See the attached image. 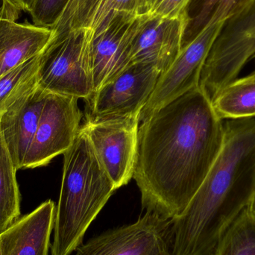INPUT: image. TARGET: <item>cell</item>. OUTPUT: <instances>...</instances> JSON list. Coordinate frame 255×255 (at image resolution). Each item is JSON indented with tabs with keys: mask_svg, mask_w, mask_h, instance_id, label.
Instances as JSON below:
<instances>
[{
	"mask_svg": "<svg viewBox=\"0 0 255 255\" xmlns=\"http://www.w3.org/2000/svg\"><path fill=\"white\" fill-rule=\"evenodd\" d=\"M224 139L223 121L198 86L139 123L133 178L145 212L179 217L199 190Z\"/></svg>",
	"mask_w": 255,
	"mask_h": 255,
	"instance_id": "6da1fadb",
	"label": "cell"
},
{
	"mask_svg": "<svg viewBox=\"0 0 255 255\" xmlns=\"http://www.w3.org/2000/svg\"><path fill=\"white\" fill-rule=\"evenodd\" d=\"M221 151L184 212L171 220L173 255H214L229 226L255 204V118L226 120Z\"/></svg>",
	"mask_w": 255,
	"mask_h": 255,
	"instance_id": "7a4b0ae2",
	"label": "cell"
},
{
	"mask_svg": "<svg viewBox=\"0 0 255 255\" xmlns=\"http://www.w3.org/2000/svg\"><path fill=\"white\" fill-rule=\"evenodd\" d=\"M64 170L55 213L52 255H71L117 189L81 126L64 153Z\"/></svg>",
	"mask_w": 255,
	"mask_h": 255,
	"instance_id": "3957f363",
	"label": "cell"
},
{
	"mask_svg": "<svg viewBox=\"0 0 255 255\" xmlns=\"http://www.w3.org/2000/svg\"><path fill=\"white\" fill-rule=\"evenodd\" d=\"M92 39V31L82 28L49 41L40 55L37 86L49 94L89 100L94 94Z\"/></svg>",
	"mask_w": 255,
	"mask_h": 255,
	"instance_id": "277c9868",
	"label": "cell"
},
{
	"mask_svg": "<svg viewBox=\"0 0 255 255\" xmlns=\"http://www.w3.org/2000/svg\"><path fill=\"white\" fill-rule=\"evenodd\" d=\"M255 56V0H249L223 25L202 67L199 87L213 101Z\"/></svg>",
	"mask_w": 255,
	"mask_h": 255,
	"instance_id": "5b68a950",
	"label": "cell"
},
{
	"mask_svg": "<svg viewBox=\"0 0 255 255\" xmlns=\"http://www.w3.org/2000/svg\"><path fill=\"white\" fill-rule=\"evenodd\" d=\"M233 13L229 4L218 6L206 24L183 46L175 61L159 77L155 88L141 111L139 123L162 106L199 86L205 60L223 25Z\"/></svg>",
	"mask_w": 255,
	"mask_h": 255,
	"instance_id": "8992f818",
	"label": "cell"
},
{
	"mask_svg": "<svg viewBox=\"0 0 255 255\" xmlns=\"http://www.w3.org/2000/svg\"><path fill=\"white\" fill-rule=\"evenodd\" d=\"M139 115L93 118L82 126L117 190L133 178Z\"/></svg>",
	"mask_w": 255,
	"mask_h": 255,
	"instance_id": "52a82bcc",
	"label": "cell"
},
{
	"mask_svg": "<svg viewBox=\"0 0 255 255\" xmlns=\"http://www.w3.org/2000/svg\"><path fill=\"white\" fill-rule=\"evenodd\" d=\"M171 225V220L147 211L135 223L91 238L74 255H173Z\"/></svg>",
	"mask_w": 255,
	"mask_h": 255,
	"instance_id": "ba28073f",
	"label": "cell"
},
{
	"mask_svg": "<svg viewBox=\"0 0 255 255\" xmlns=\"http://www.w3.org/2000/svg\"><path fill=\"white\" fill-rule=\"evenodd\" d=\"M78 99L48 94L23 169L44 166L73 145L81 128Z\"/></svg>",
	"mask_w": 255,
	"mask_h": 255,
	"instance_id": "9c48e42d",
	"label": "cell"
},
{
	"mask_svg": "<svg viewBox=\"0 0 255 255\" xmlns=\"http://www.w3.org/2000/svg\"><path fill=\"white\" fill-rule=\"evenodd\" d=\"M160 75L150 64H130L94 93L88 100L86 115L93 118L140 116Z\"/></svg>",
	"mask_w": 255,
	"mask_h": 255,
	"instance_id": "30bf717a",
	"label": "cell"
},
{
	"mask_svg": "<svg viewBox=\"0 0 255 255\" xmlns=\"http://www.w3.org/2000/svg\"><path fill=\"white\" fill-rule=\"evenodd\" d=\"M140 16V25L132 42L131 63L154 66L162 74L179 55L191 18L188 11L174 18Z\"/></svg>",
	"mask_w": 255,
	"mask_h": 255,
	"instance_id": "8fae6325",
	"label": "cell"
},
{
	"mask_svg": "<svg viewBox=\"0 0 255 255\" xmlns=\"http://www.w3.org/2000/svg\"><path fill=\"white\" fill-rule=\"evenodd\" d=\"M141 19L142 16L130 13L118 15L103 32L93 37L91 63L94 93L132 64V42Z\"/></svg>",
	"mask_w": 255,
	"mask_h": 255,
	"instance_id": "7c38bea8",
	"label": "cell"
},
{
	"mask_svg": "<svg viewBox=\"0 0 255 255\" xmlns=\"http://www.w3.org/2000/svg\"><path fill=\"white\" fill-rule=\"evenodd\" d=\"M21 12L12 0L0 7V76L40 55L52 37V28L18 22Z\"/></svg>",
	"mask_w": 255,
	"mask_h": 255,
	"instance_id": "4fadbf2b",
	"label": "cell"
},
{
	"mask_svg": "<svg viewBox=\"0 0 255 255\" xmlns=\"http://www.w3.org/2000/svg\"><path fill=\"white\" fill-rule=\"evenodd\" d=\"M48 94L37 86L13 103L0 118L1 136L17 170L23 169Z\"/></svg>",
	"mask_w": 255,
	"mask_h": 255,
	"instance_id": "5bb4252c",
	"label": "cell"
},
{
	"mask_svg": "<svg viewBox=\"0 0 255 255\" xmlns=\"http://www.w3.org/2000/svg\"><path fill=\"white\" fill-rule=\"evenodd\" d=\"M55 213V203L49 199L19 218L0 234V255H49Z\"/></svg>",
	"mask_w": 255,
	"mask_h": 255,
	"instance_id": "9a60e30c",
	"label": "cell"
},
{
	"mask_svg": "<svg viewBox=\"0 0 255 255\" xmlns=\"http://www.w3.org/2000/svg\"><path fill=\"white\" fill-rule=\"evenodd\" d=\"M211 103L223 121L255 118V71L229 84Z\"/></svg>",
	"mask_w": 255,
	"mask_h": 255,
	"instance_id": "2e32d148",
	"label": "cell"
},
{
	"mask_svg": "<svg viewBox=\"0 0 255 255\" xmlns=\"http://www.w3.org/2000/svg\"><path fill=\"white\" fill-rule=\"evenodd\" d=\"M16 171L0 130V234L16 223L20 216Z\"/></svg>",
	"mask_w": 255,
	"mask_h": 255,
	"instance_id": "e0dca14e",
	"label": "cell"
},
{
	"mask_svg": "<svg viewBox=\"0 0 255 255\" xmlns=\"http://www.w3.org/2000/svg\"><path fill=\"white\" fill-rule=\"evenodd\" d=\"M40 55L0 76V118L13 103L37 86Z\"/></svg>",
	"mask_w": 255,
	"mask_h": 255,
	"instance_id": "ac0fdd59",
	"label": "cell"
},
{
	"mask_svg": "<svg viewBox=\"0 0 255 255\" xmlns=\"http://www.w3.org/2000/svg\"><path fill=\"white\" fill-rule=\"evenodd\" d=\"M214 255H255V204L245 208L229 226Z\"/></svg>",
	"mask_w": 255,
	"mask_h": 255,
	"instance_id": "d6986e66",
	"label": "cell"
},
{
	"mask_svg": "<svg viewBox=\"0 0 255 255\" xmlns=\"http://www.w3.org/2000/svg\"><path fill=\"white\" fill-rule=\"evenodd\" d=\"M99 0H70L61 17L52 28L50 41L59 40L72 31L85 28Z\"/></svg>",
	"mask_w": 255,
	"mask_h": 255,
	"instance_id": "ffe728a7",
	"label": "cell"
},
{
	"mask_svg": "<svg viewBox=\"0 0 255 255\" xmlns=\"http://www.w3.org/2000/svg\"><path fill=\"white\" fill-rule=\"evenodd\" d=\"M137 4L138 0H99L85 28L92 31L93 37L98 35L118 15L123 13L137 15Z\"/></svg>",
	"mask_w": 255,
	"mask_h": 255,
	"instance_id": "44dd1931",
	"label": "cell"
},
{
	"mask_svg": "<svg viewBox=\"0 0 255 255\" xmlns=\"http://www.w3.org/2000/svg\"><path fill=\"white\" fill-rule=\"evenodd\" d=\"M70 0H34L28 13L34 25L52 28Z\"/></svg>",
	"mask_w": 255,
	"mask_h": 255,
	"instance_id": "7402d4cb",
	"label": "cell"
},
{
	"mask_svg": "<svg viewBox=\"0 0 255 255\" xmlns=\"http://www.w3.org/2000/svg\"><path fill=\"white\" fill-rule=\"evenodd\" d=\"M249 0H204L202 7L193 19V28L198 31L209 20L211 15L218 6L229 4L232 6L234 13L241 8Z\"/></svg>",
	"mask_w": 255,
	"mask_h": 255,
	"instance_id": "603a6c76",
	"label": "cell"
},
{
	"mask_svg": "<svg viewBox=\"0 0 255 255\" xmlns=\"http://www.w3.org/2000/svg\"><path fill=\"white\" fill-rule=\"evenodd\" d=\"M191 0H161L147 14L149 17L174 18L188 11Z\"/></svg>",
	"mask_w": 255,
	"mask_h": 255,
	"instance_id": "cb8c5ba5",
	"label": "cell"
},
{
	"mask_svg": "<svg viewBox=\"0 0 255 255\" xmlns=\"http://www.w3.org/2000/svg\"><path fill=\"white\" fill-rule=\"evenodd\" d=\"M152 6L153 0H138L136 13L138 16L147 15L151 11Z\"/></svg>",
	"mask_w": 255,
	"mask_h": 255,
	"instance_id": "d4e9b609",
	"label": "cell"
},
{
	"mask_svg": "<svg viewBox=\"0 0 255 255\" xmlns=\"http://www.w3.org/2000/svg\"><path fill=\"white\" fill-rule=\"evenodd\" d=\"M12 1L22 10V11L28 13L34 0H12Z\"/></svg>",
	"mask_w": 255,
	"mask_h": 255,
	"instance_id": "484cf974",
	"label": "cell"
},
{
	"mask_svg": "<svg viewBox=\"0 0 255 255\" xmlns=\"http://www.w3.org/2000/svg\"><path fill=\"white\" fill-rule=\"evenodd\" d=\"M160 1H161V0H153V6L152 8H151V10H152L153 7H155V6L157 5V4H158V3L160 2Z\"/></svg>",
	"mask_w": 255,
	"mask_h": 255,
	"instance_id": "4316f807",
	"label": "cell"
},
{
	"mask_svg": "<svg viewBox=\"0 0 255 255\" xmlns=\"http://www.w3.org/2000/svg\"><path fill=\"white\" fill-rule=\"evenodd\" d=\"M4 0H0V7H1V4H2V2Z\"/></svg>",
	"mask_w": 255,
	"mask_h": 255,
	"instance_id": "83f0119b",
	"label": "cell"
},
{
	"mask_svg": "<svg viewBox=\"0 0 255 255\" xmlns=\"http://www.w3.org/2000/svg\"><path fill=\"white\" fill-rule=\"evenodd\" d=\"M253 59H255V56L254 57V58H253Z\"/></svg>",
	"mask_w": 255,
	"mask_h": 255,
	"instance_id": "f1b7e54d",
	"label": "cell"
}]
</instances>
